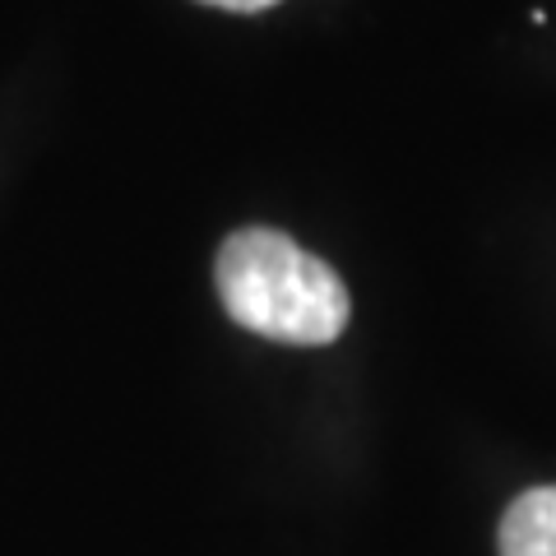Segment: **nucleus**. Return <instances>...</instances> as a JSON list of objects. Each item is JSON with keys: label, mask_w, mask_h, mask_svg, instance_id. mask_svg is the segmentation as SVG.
Returning a JSON list of instances; mask_svg holds the SVG:
<instances>
[{"label": "nucleus", "mask_w": 556, "mask_h": 556, "mask_svg": "<svg viewBox=\"0 0 556 556\" xmlns=\"http://www.w3.org/2000/svg\"><path fill=\"white\" fill-rule=\"evenodd\" d=\"M214 283L241 329L292 348L334 343L353 311L343 278L274 228H241L223 241Z\"/></svg>", "instance_id": "obj_1"}, {"label": "nucleus", "mask_w": 556, "mask_h": 556, "mask_svg": "<svg viewBox=\"0 0 556 556\" xmlns=\"http://www.w3.org/2000/svg\"><path fill=\"white\" fill-rule=\"evenodd\" d=\"M501 556H556V482L529 486L501 519Z\"/></svg>", "instance_id": "obj_2"}, {"label": "nucleus", "mask_w": 556, "mask_h": 556, "mask_svg": "<svg viewBox=\"0 0 556 556\" xmlns=\"http://www.w3.org/2000/svg\"><path fill=\"white\" fill-rule=\"evenodd\" d=\"M200 5H218V10H232V14H255V10L278 5V0H200Z\"/></svg>", "instance_id": "obj_3"}]
</instances>
